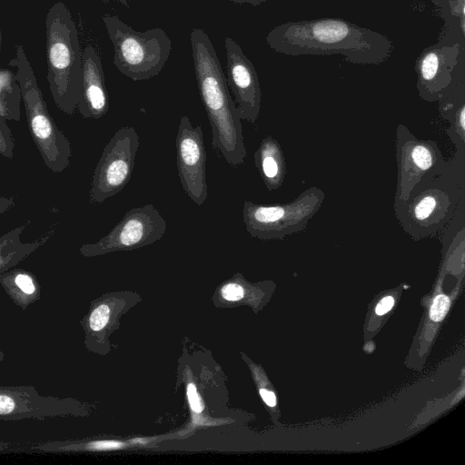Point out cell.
I'll use <instances>...</instances> for the list:
<instances>
[{
    "label": "cell",
    "instance_id": "6da1fadb",
    "mask_svg": "<svg viewBox=\"0 0 465 465\" xmlns=\"http://www.w3.org/2000/svg\"><path fill=\"white\" fill-rule=\"evenodd\" d=\"M265 40L280 54H342L357 64H380L394 49L387 35L336 17L283 23L273 27Z\"/></svg>",
    "mask_w": 465,
    "mask_h": 465
},
{
    "label": "cell",
    "instance_id": "5b68a950",
    "mask_svg": "<svg viewBox=\"0 0 465 465\" xmlns=\"http://www.w3.org/2000/svg\"><path fill=\"white\" fill-rule=\"evenodd\" d=\"M114 46V64L134 81L148 80L160 74L169 58L172 42L160 27L136 31L118 15L102 17Z\"/></svg>",
    "mask_w": 465,
    "mask_h": 465
},
{
    "label": "cell",
    "instance_id": "83f0119b",
    "mask_svg": "<svg viewBox=\"0 0 465 465\" xmlns=\"http://www.w3.org/2000/svg\"><path fill=\"white\" fill-rule=\"evenodd\" d=\"M13 448L10 447V445L5 441H3L2 440H0V452L1 453H4V452H10V451H13Z\"/></svg>",
    "mask_w": 465,
    "mask_h": 465
},
{
    "label": "cell",
    "instance_id": "277c9868",
    "mask_svg": "<svg viewBox=\"0 0 465 465\" xmlns=\"http://www.w3.org/2000/svg\"><path fill=\"white\" fill-rule=\"evenodd\" d=\"M15 67L28 129L44 164L53 173H62L72 156L71 143L58 128L48 112L46 102L22 45L15 47V55L9 62Z\"/></svg>",
    "mask_w": 465,
    "mask_h": 465
},
{
    "label": "cell",
    "instance_id": "cb8c5ba5",
    "mask_svg": "<svg viewBox=\"0 0 465 465\" xmlns=\"http://www.w3.org/2000/svg\"><path fill=\"white\" fill-rule=\"evenodd\" d=\"M394 300L391 296L384 297L378 303L375 312L378 315H383L388 312L393 306Z\"/></svg>",
    "mask_w": 465,
    "mask_h": 465
},
{
    "label": "cell",
    "instance_id": "f546056e",
    "mask_svg": "<svg viewBox=\"0 0 465 465\" xmlns=\"http://www.w3.org/2000/svg\"><path fill=\"white\" fill-rule=\"evenodd\" d=\"M460 124H461V128L463 129L464 128V110H463V108H461V110H460Z\"/></svg>",
    "mask_w": 465,
    "mask_h": 465
},
{
    "label": "cell",
    "instance_id": "3957f363",
    "mask_svg": "<svg viewBox=\"0 0 465 465\" xmlns=\"http://www.w3.org/2000/svg\"><path fill=\"white\" fill-rule=\"evenodd\" d=\"M46 79L55 105L73 114L81 95L83 50L76 25L63 2L54 3L45 17Z\"/></svg>",
    "mask_w": 465,
    "mask_h": 465
},
{
    "label": "cell",
    "instance_id": "52a82bcc",
    "mask_svg": "<svg viewBox=\"0 0 465 465\" xmlns=\"http://www.w3.org/2000/svg\"><path fill=\"white\" fill-rule=\"evenodd\" d=\"M165 231L166 222L159 211L153 204H146L129 210L97 242L82 245L80 253L91 257L136 249L162 239Z\"/></svg>",
    "mask_w": 465,
    "mask_h": 465
},
{
    "label": "cell",
    "instance_id": "9a60e30c",
    "mask_svg": "<svg viewBox=\"0 0 465 465\" xmlns=\"http://www.w3.org/2000/svg\"><path fill=\"white\" fill-rule=\"evenodd\" d=\"M254 161L267 188H277L282 180L283 162L276 141L271 137L263 139L254 153Z\"/></svg>",
    "mask_w": 465,
    "mask_h": 465
},
{
    "label": "cell",
    "instance_id": "ffe728a7",
    "mask_svg": "<svg viewBox=\"0 0 465 465\" xmlns=\"http://www.w3.org/2000/svg\"><path fill=\"white\" fill-rule=\"evenodd\" d=\"M450 307V300L447 296L443 294L437 295L430 306V317L433 322L441 321Z\"/></svg>",
    "mask_w": 465,
    "mask_h": 465
},
{
    "label": "cell",
    "instance_id": "30bf717a",
    "mask_svg": "<svg viewBox=\"0 0 465 465\" xmlns=\"http://www.w3.org/2000/svg\"><path fill=\"white\" fill-rule=\"evenodd\" d=\"M226 74L241 120L254 124L261 107V88L255 68L232 38H224Z\"/></svg>",
    "mask_w": 465,
    "mask_h": 465
},
{
    "label": "cell",
    "instance_id": "2e32d148",
    "mask_svg": "<svg viewBox=\"0 0 465 465\" xmlns=\"http://www.w3.org/2000/svg\"><path fill=\"white\" fill-rule=\"evenodd\" d=\"M22 93L15 73L0 67V115L5 120L20 121Z\"/></svg>",
    "mask_w": 465,
    "mask_h": 465
},
{
    "label": "cell",
    "instance_id": "f1b7e54d",
    "mask_svg": "<svg viewBox=\"0 0 465 465\" xmlns=\"http://www.w3.org/2000/svg\"><path fill=\"white\" fill-rule=\"evenodd\" d=\"M101 1H103V2L114 1V2H117L119 4L124 5L125 7H129L130 6L128 0H101Z\"/></svg>",
    "mask_w": 465,
    "mask_h": 465
},
{
    "label": "cell",
    "instance_id": "e0dca14e",
    "mask_svg": "<svg viewBox=\"0 0 465 465\" xmlns=\"http://www.w3.org/2000/svg\"><path fill=\"white\" fill-rule=\"evenodd\" d=\"M111 311L106 303L95 306L88 315L87 328L91 333H98L108 324Z\"/></svg>",
    "mask_w": 465,
    "mask_h": 465
},
{
    "label": "cell",
    "instance_id": "8fae6325",
    "mask_svg": "<svg viewBox=\"0 0 465 465\" xmlns=\"http://www.w3.org/2000/svg\"><path fill=\"white\" fill-rule=\"evenodd\" d=\"M108 108L101 58L96 50L87 45L83 50L82 89L77 110L84 118L97 120L107 113Z\"/></svg>",
    "mask_w": 465,
    "mask_h": 465
},
{
    "label": "cell",
    "instance_id": "d6986e66",
    "mask_svg": "<svg viewBox=\"0 0 465 465\" xmlns=\"http://www.w3.org/2000/svg\"><path fill=\"white\" fill-rule=\"evenodd\" d=\"M437 205L436 199L431 195H426L420 200L414 207V216L419 221L427 219Z\"/></svg>",
    "mask_w": 465,
    "mask_h": 465
},
{
    "label": "cell",
    "instance_id": "7c38bea8",
    "mask_svg": "<svg viewBox=\"0 0 465 465\" xmlns=\"http://www.w3.org/2000/svg\"><path fill=\"white\" fill-rule=\"evenodd\" d=\"M460 44L435 45L425 48L416 60L418 85L430 94L445 88L451 81V74L458 64Z\"/></svg>",
    "mask_w": 465,
    "mask_h": 465
},
{
    "label": "cell",
    "instance_id": "9c48e42d",
    "mask_svg": "<svg viewBox=\"0 0 465 465\" xmlns=\"http://www.w3.org/2000/svg\"><path fill=\"white\" fill-rule=\"evenodd\" d=\"M78 412L74 399L43 396L32 385H0V420H45Z\"/></svg>",
    "mask_w": 465,
    "mask_h": 465
},
{
    "label": "cell",
    "instance_id": "5bb4252c",
    "mask_svg": "<svg viewBox=\"0 0 465 465\" xmlns=\"http://www.w3.org/2000/svg\"><path fill=\"white\" fill-rule=\"evenodd\" d=\"M0 284L12 302L23 311L41 298L39 282L27 270L15 266L6 270L0 273Z\"/></svg>",
    "mask_w": 465,
    "mask_h": 465
},
{
    "label": "cell",
    "instance_id": "4dcf8cb0",
    "mask_svg": "<svg viewBox=\"0 0 465 465\" xmlns=\"http://www.w3.org/2000/svg\"><path fill=\"white\" fill-rule=\"evenodd\" d=\"M2 43H3V39H2V32H1V26H0V54L2 52Z\"/></svg>",
    "mask_w": 465,
    "mask_h": 465
},
{
    "label": "cell",
    "instance_id": "484cf974",
    "mask_svg": "<svg viewBox=\"0 0 465 465\" xmlns=\"http://www.w3.org/2000/svg\"><path fill=\"white\" fill-rule=\"evenodd\" d=\"M260 394L264 401V402L270 406L274 407L276 405V397L273 392L266 390V389H261Z\"/></svg>",
    "mask_w": 465,
    "mask_h": 465
},
{
    "label": "cell",
    "instance_id": "44dd1931",
    "mask_svg": "<svg viewBox=\"0 0 465 465\" xmlns=\"http://www.w3.org/2000/svg\"><path fill=\"white\" fill-rule=\"evenodd\" d=\"M411 158L415 165L420 170H427L432 164L430 151L423 145H416L411 152Z\"/></svg>",
    "mask_w": 465,
    "mask_h": 465
},
{
    "label": "cell",
    "instance_id": "8992f818",
    "mask_svg": "<svg viewBox=\"0 0 465 465\" xmlns=\"http://www.w3.org/2000/svg\"><path fill=\"white\" fill-rule=\"evenodd\" d=\"M139 137L134 127L118 129L104 146L94 171L89 203H102L129 183L134 167Z\"/></svg>",
    "mask_w": 465,
    "mask_h": 465
},
{
    "label": "cell",
    "instance_id": "603a6c76",
    "mask_svg": "<svg viewBox=\"0 0 465 465\" xmlns=\"http://www.w3.org/2000/svg\"><path fill=\"white\" fill-rule=\"evenodd\" d=\"M187 397L192 411L195 413L202 412L203 405L193 383H189L187 386Z\"/></svg>",
    "mask_w": 465,
    "mask_h": 465
},
{
    "label": "cell",
    "instance_id": "4316f807",
    "mask_svg": "<svg viewBox=\"0 0 465 465\" xmlns=\"http://www.w3.org/2000/svg\"><path fill=\"white\" fill-rule=\"evenodd\" d=\"M237 4H251L253 6H257L260 4L266 2L268 0H230Z\"/></svg>",
    "mask_w": 465,
    "mask_h": 465
},
{
    "label": "cell",
    "instance_id": "7402d4cb",
    "mask_svg": "<svg viewBox=\"0 0 465 465\" xmlns=\"http://www.w3.org/2000/svg\"><path fill=\"white\" fill-rule=\"evenodd\" d=\"M221 294L227 301H239L244 295V289L238 282H229L223 286Z\"/></svg>",
    "mask_w": 465,
    "mask_h": 465
},
{
    "label": "cell",
    "instance_id": "1f68e13d",
    "mask_svg": "<svg viewBox=\"0 0 465 465\" xmlns=\"http://www.w3.org/2000/svg\"><path fill=\"white\" fill-rule=\"evenodd\" d=\"M5 353L0 350V362L5 360Z\"/></svg>",
    "mask_w": 465,
    "mask_h": 465
},
{
    "label": "cell",
    "instance_id": "7a4b0ae2",
    "mask_svg": "<svg viewBox=\"0 0 465 465\" xmlns=\"http://www.w3.org/2000/svg\"><path fill=\"white\" fill-rule=\"evenodd\" d=\"M190 41L199 94L211 125L212 146L230 165H241L246 157L242 127L215 49L201 28L192 31Z\"/></svg>",
    "mask_w": 465,
    "mask_h": 465
},
{
    "label": "cell",
    "instance_id": "d4e9b609",
    "mask_svg": "<svg viewBox=\"0 0 465 465\" xmlns=\"http://www.w3.org/2000/svg\"><path fill=\"white\" fill-rule=\"evenodd\" d=\"M15 204L14 197L0 196V215L13 208Z\"/></svg>",
    "mask_w": 465,
    "mask_h": 465
},
{
    "label": "cell",
    "instance_id": "ba28073f",
    "mask_svg": "<svg viewBox=\"0 0 465 465\" xmlns=\"http://www.w3.org/2000/svg\"><path fill=\"white\" fill-rule=\"evenodd\" d=\"M176 159L180 182L184 193L197 205H202L208 195L206 159L201 125L193 126L187 116L179 122L176 139Z\"/></svg>",
    "mask_w": 465,
    "mask_h": 465
},
{
    "label": "cell",
    "instance_id": "4fadbf2b",
    "mask_svg": "<svg viewBox=\"0 0 465 465\" xmlns=\"http://www.w3.org/2000/svg\"><path fill=\"white\" fill-rule=\"evenodd\" d=\"M30 221L13 228L0 236V273L16 266L31 253L47 242L56 232L58 223H53L40 237L23 242L21 236Z\"/></svg>",
    "mask_w": 465,
    "mask_h": 465
},
{
    "label": "cell",
    "instance_id": "ac0fdd59",
    "mask_svg": "<svg viewBox=\"0 0 465 465\" xmlns=\"http://www.w3.org/2000/svg\"><path fill=\"white\" fill-rule=\"evenodd\" d=\"M15 141L6 120L0 115V155L9 160L14 157Z\"/></svg>",
    "mask_w": 465,
    "mask_h": 465
}]
</instances>
